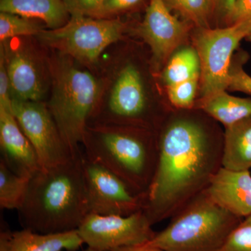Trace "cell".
I'll return each mask as SVG.
<instances>
[{
  "label": "cell",
  "instance_id": "cb8c5ba5",
  "mask_svg": "<svg viewBox=\"0 0 251 251\" xmlns=\"http://www.w3.org/2000/svg\"><path fill=\"white\" fill-rule=\"evenodd\" d=\"M41 31L40 26L29 18L9 13L0 14V40L1 41L15 36L39 34Z\"/></svg>",
  "mask_w": 251,
  "mask_h": 251
},
{
  "label": "cell",
  "instance_id": "484cf974",
  "mask_svg": "<svg viewBox=\"0 0 251 251\" xmlns=\"http://www.w3.org/2000/svg\"><path fill=\"white\" fill-rule=\"evenodd\" d=\"M69 14L99 18L103 0H62Z\"/></svg>",
  "mask_w": 251,
  "mask_h": 251
},
{
  "label": "cell",
  "instance_id": "d4e9b609",
  "mask_svg": "<svg viewBox=\"0 0 251 251\" xmlns=\"http://www.w3.org/2000/svg\"><path fill=\"white\" fill-rule=\"evenodd\" d=\"M219 251H251V214L242 220Z\"/></svg>",
  "mask_w": 251,
  "mask_h": 251
},
{
  "label": "cell",
  "instance_id": "30bf717a",
  "mask_svg": "<svg viewBox=\"0 0 251 251\" xmlns=\"http://www.w3.org/2000/svg\"><path fill=\"white\" fill-rule=\"evenodd\" d=\"M12 111L35 150L41 168L64 163L80 151L74 153L68 148L49 108L42 102L12 99Z\"/></svg>",
  "mask_w": 251,
  "mask_h": 251
},
{
  "label": "cell",
  "instance_id": "ba28073f",
  "mask_svg": "<svg viewBox=\"0 0 251 251\" xmlns=\"http://www.w3.org/2000/svg\"><path fill=\"white\" fill-rule=\"evenodd\" d=\"M141 73L134 64L125 66L112 87L107 104L106 120L113 125L158 131L171 110L153 108Z\"/></svg>",
  "mask_w": 251,
  "mask_h": 251
},
{
  "label": "cell",
  "instance_id": "8992f818",
  "mask_svg": "<svg viewBox=\"0 0 251 251\" xmlns=\"http://www.w3.org/2000/svg\"><path fill=\"white\" fill-rule=\"evenodd\" d=\"M244 39L251 40V19L224 27L197 28L193 43L201 62L199 99L227 90L232 55Z\"/></svg>",
  "mask_w": 251,
  "mask_h": 251
},
{
  "label": "cell",
  "instance_id": "7a4b0ae2",
  "mask_svg": "<svg viewBox=\"0 0 251 251\" xmlns=\"http://www.w3.org/2000/svg\"><path fill=\"white\" fill-rule=\"evenodd\" d=\"M18 211L23 228L39 233L78 229L90 214L84 153L80 151L64 163L36 171Z\"/></svg>",
  "mask_w": 251,
  "mask_h": 251
},
{
  "label": "cell",
  "instance_id": "1f68e13d",
  "mask_svg": "<svg viewBox=\"0 0 251 251\" xmlns=\"http://www.w3.org/2000/svg\"><path fill=\"white\" fill-rule=\"evenodd\" d=\"M110 251H166L159 248L151 247L147 244L142 245L134 246V247L119 248Z\"/></svg>",
  "mask_w": 251,
  "mask_h": 251
},
{
  "label": "cell",
  "instance_id": "8fae6325",
  "mask_svg": "<svg viewBox=\"0 0 251 251\" xmlns=\"http://www.w3.org/2000/svg\"><path fill=\"white\" fill-rule=\"evenodd\" d=\"M84 173L90 213L129 216L143 210L145 197L132 191L123 180L84 155Z\"/></svg>",
  "mask_w": 251,
  "mask_h": 251
},
{
  "label": "cell",
  "instance_id": "5bb4252c",
  "mask_svg": "<svg viewBox=\"0 0 251 251\" xmlns=\"http://www.w3.org/2000/svg\"><path fill=\"white\" fill-rule=\"evenodd\" d=\"M204 191L218 205L234 216L244 219L251 215L250 171H232L222 167Z\"/></svg>",
  "mask_w": 251,
  "mask_h": 251
},
{
  "label": "cell",
  "instance_id": "4316f807",
  "mask_svg": "<svg viewBox=\"0 0 251 251\" xmlns=\"http://www.w3.org/2000/svg\"><path fill=\"white\" fill-rule=\"evenodd\" d=\"M227 90L251 94V76L244 72L242 65H231Z\"/></svg>",
  "mask_w": 251,
  "mask_h": 251
},
{
  "label": "cell",
  "instance_id": "d6986e66",
  "mask_svg": "<svg viewBox=\"0 0 251 251\" xmlns=\"http://www.w3.org/2000/svg\"><path fill=\"white\" fill-rule=\"evenodd\" d=\"M1 12L38 18L51 29L66 24L68 12L62 0H0Z\"/></svg>",
  "mask_w": 251,
  "mask_h": 251
},
{
  "label": "cell",
  "instance_id": "52a82bcc",
  "mask_svg": "<svg viewBox=\"0 0 251 251\" xmlns=\"http://www.w3.org/2000/svg\"><path fill=\"white\" fill-rule=\"evenodd\" d=\"M124 30L125 25L118 20L72 16L62 27L42 30L38 35L46 45L80 62L92 64L121 38Z\"/></svg>",
  "mask_w": 251,
  "mask_h": 251
},
{
  "label": "cell",
  "instance_id": "3957f363",
  "mask_svg": "<svg viewBox=\"0 0 251 251\" xmlns=\"http://www.w3.org/2000/svg\"><path fill=\"white\" fill-rule=\"evenodd\" d=\"M82 145L87 159L111 171L146 199L158 163V132L127 126H87Z\"/></svg>",
  "mask_w": 251,
  "mask_h": 251
},
{
  "label": "cell",
  "instance_id": "7402d4cb",
  "mask_svg": "<svg viewBox=\"0 0 251 251\" xmlns=\"http://www.w3.org/2000/svg\"><path fill=\"white\" fill-rule=\"evenodd\" d=\"M171 11L180 15L184 21L197 28H210L215 15L216 0H163Z\"/></svg>",
  "mask_w": 251,
  "mask_h": 251
},
{
  "label": "cell",
  "instance_id": "f546056e",
  "mask_svg": "<svg viewBox=\"0 0 251 251\" xmlns=\"http://www.w3.org/2000/svg\"><path fill=\"white\" fill-rule=\"evenodd\" d=\"M249 19H251V0H237L224 22L229 26Z\"/></svg>",
  "mask_w": 251,
  "mask_h": 251
},
{
  "label": "cell",
  "instance_id": "4fadbf2b",
  "mask_svg": "<svg viewBox=\"0 0 251 251\" xmlns=\"http://www.w3.org/2000/svg\"><path fill=\"white\" fill-rule=\"evenodd\" d=\"M0 159L16 174L30 177L40 169L34 148L18 125L12 108L0 107Z\"/></svg>",
  "mask_w": 251,
  "mask_h": 251
},
{
  "label": "cell",
  "instance_id": "ac0fdd59",
  "mask_svg": "<svg viewBox=\"0 0 251 251\" xmlns=\"http://www.w3.org/2000/svg\"><path fill=\"white\" fill-rule=\"evenodd\" d=\"M12 99L23 101H40L43 89L34 63L25 54L17 52L7 64Z\"/></svg>",
  "mask_w": 251,
  "mask_h": 251
},
{
  "label": "cell",
  "instance_id": "7c38bea8",
  "mask_svg": "<svg viewBox=\"0 0 251 251\" xmlns=\"http://www.w3.org/2000/svg\"><path fill=\"white\" fill-rule=\"evenodd\" d=\"M191 26L172 14L163 0H150L143 22L138 25L135 34L150 46L156 72L166 67L176 50L184 44Z\"/></svg>",
  "mask_w": 251,
  "mask_h": 251
},
{
  "label": "cell",
  "instance_id": "5b68a950",
  "mask_svg": "<svg viewBox=\"0 0 251 251\" xmlns=\"http://www.w3.org/2000/svg\"><path fill=\"white\" fill-rule=\"evenodd\" d=\"M99 85L86 71L62 64L54 77L53 91L48 108L64 143L74 153L85 138L89 119L97 106Z\"/></svg>",
  "mask_w": 251,
  "mask_h": 251
},
{
  "label": "cell",
  "instance_id": "f1b7e54d",
  "mask_svg": "<svg viewBox=\"0 0 251 251\" xmlns=\"http://www.w3.org/2000/svg\"><path fill=\"white\" fill-rule=\"evenodd\" d=\"M9 75H8L7 64L5 61L4 52L1 49L0 59V107L12 108V97L11 94Z\"/></svg>",
  "mask_w": 251,
  "mask_h": 251
},
{
  "label": "cell",
  "instance_id": "2e32d148",
  "mask_svg": "<svg viewBox=\"0 0 251 251\" xmlns=\"http://www.w3.org/2000/svg\"><path fill=\"white\" fill-rule=\"evenodd\" d=\"M222 166L232 171L251 169V116L225 128Z\"/></svg>",
  "mask_w": 251,
  "mask_h": 251
},
{
  "label": "cell",
  "instance_id": "6da1fadb",
  "mask_svg": "<svg viewBox=\"0 0 251 251\" xmlns=\"http://www.w3.org/2000/svg\"><path fill=\"white\" fill-rule=\"evenodd\" d=\"M157 132L158 163L143 209L152 226L207 188L223 167L224 149V130L197 109H172Z\"/></svg>",
  "mask_w": 251,
  "mask_h": 251
},
{
  "label": "cell",
  "instance_id": "603a6c76",
  "mask_svg": "<svg viewBox=\"0 0 251 251\" xmlns=\"http://www.w3.org/2000/svg\"><path fill=\"white\" fill-rule=\"evenodd\" d=\"M201 77H193L184 82L167 87L168 101L176 110H192L196 105Z\"/></svg>",
  "mask_w": 251,
  "mask_h": 251
},
{
  "label": "cell",
  "instance_id": "4dcf8cb0",
  "mask_svg": "<svg viewBox=\"0 0 251 251\" xmlns=\"http://www.w3.org/2000/svg\"><path fill=\"white\" fill-rule=\"evenodd\" d=\"M237 0H216L215 15L225 20L229 14Z\"/></svg>",
  "mask_w": 251,
  "mask_h": 251
},
{
  "label": "cell",
  "instance_id": "e0dca14e",
  "mask_svg": "<svg viewBox=\"0 0 251 251\" xmlns=\"http://www.w3.org/2000/svg\"><path fill=\"white\" fill-rule=\"evenodd\" d=\"M194 109L204 112L226 128L251 116V99L234 97L221 91L198 99Z\"/></svg>",
  "mask_w": 251,
  "mask_h": 251
},
{
  "label": "cell",
  "instance_id": "83f0119b",
  "mask_svg": "<svg viewBox=\"0 0 251 251\" xmlns=\"http://www.w3.org/2000/svg\"><path fill=\"white\" fill-rule=\"evenodd\" d=\"M145 0H103L99 18L120 14L138 7Z\"/></svg>",
  "mask_w": 251,
  "mask_h": 251
},
{
  "label": "cell",
  "instance_id": "d6a6232c",
  "mask_svg": "<svg viewBox=\"0 0 251 251\" xmlns=\"http://www.w3.org/2000/svg\"><path fill=\"white\" fill-rule=\"evenodd\" d=\"M82 251H98L94 250V249H91V248L87 247V249H86L85 250Z\"/></svg>",
  "mask_w": 251,
  "mask_h": 251
},
{
  "label": "cell",
  "instance_id": "44dd1931",
  "mask_svg": "<svg viewBox=\"0 0 251 251\" xmlns=\"http://www.w3.org/2000/svg\"><path fill=\"white\" fill-rule=\"evenodd\" d=\"M29 177L15 173L0 159V206L1 209H18L27 192Z\"/></svg>",
  "mask_w": 251,
  "mask_h": 251
},
{
  "label": "cell",
  "instance_id": "9c48e42d",
  "mask_svg": "<svg viewBox=\"0 0 251 251\" xmlns=\"http://www.w3.org/2000/svg\"><path fill=\"white\" fill-rule=\"evenodd\" d=\"M77 231L84 244L98 251L142 245L156 233L143 210L126 216L90 213Z\"/></svg>",
  "mask_w": 251,
  "mask_h": 251
},
{
  "label": "cell",
  "instance_id": "9a60e30c",
  "mask_svg": "<svg viewBox=\"0 0 251 251\" xmlns=\"http://www.w3.org/2000/svg\"><path fill=\"white\" fill-rule=\"evenodd\" d=\"M83 244L77 229L50 234L25 228L0 232V251H77Z\"/></svg>",
  "mask_w": 251,
  "mask_h": 251
},
{
  "label": "cell",
  "instance_id": "ffe728a7",
  "mask_svg": "<svg viewBox=\"0 0 251 251\" xmlns=\"http://www.w3.org/2000/svg\"><path fill=\"white\" fill-rule=\"evenodd\" d=\"M201 62L194 48L185 47L176 51L162 73L166 88L193 77H201Z\"/></svg>",
  "mask_w": 251,
  "mask_h": 251
},
{
  "label": "cell",
  "instance_id": "277c9868",
  "mask_svg": "<svg viewBox=\"0 0 251 251\" xmlns=\"http://www.w3.org/2000/svg\"><path fill=\"white\" fill-rule=\"evenodd\" d=\"M171 219L148 245L166 251H219L243 219L218 205L204 191Z\"/></svg>",
  "mask_w": 251,
  "mask_h": 251
}]
</instances>
